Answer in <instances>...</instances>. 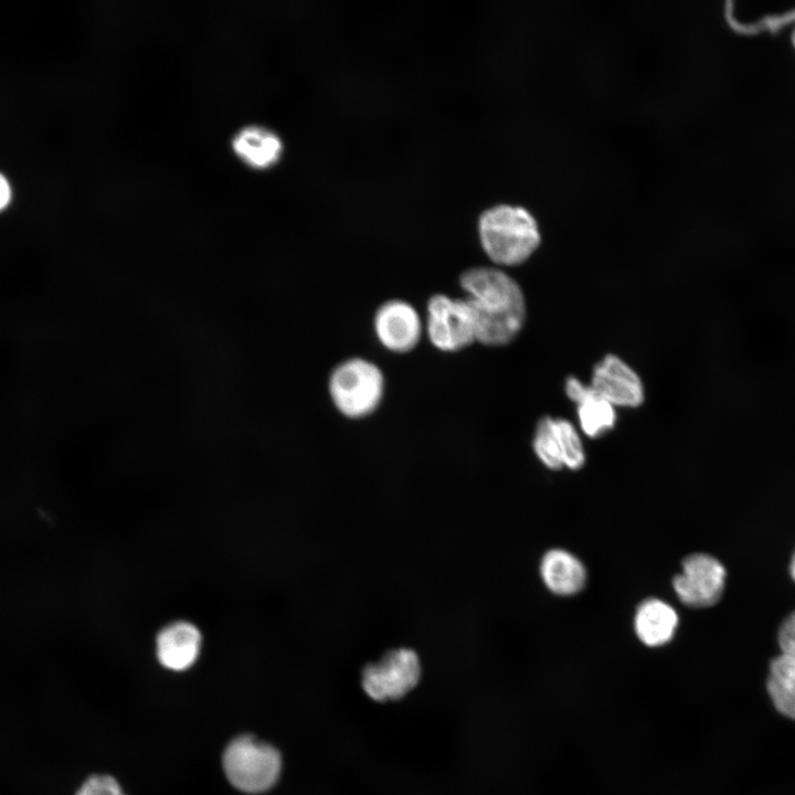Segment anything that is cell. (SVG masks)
I'll list each match as a JSON object with an SVG mask.
<instances>
[{
	"instance_id": "cell-18",
	"label": "cell",
	"mask_w": 795,
	"mask_h": 795,
	"mask_svg": "<svg viewBox=\"0 0 795 795\" xmlns=\"http://www.w3.org/2000/svg\"><path fill=\"white\" fill-rule=\"evenodd\" d=\"M777 643L781 654L795 658V611L791 612L781 623Z\"/></svg>"
},
{
	"instance_id": "cell-10",
	"label": "cell",
	"mask_w": 795,
	"mask_h": 795,
	"mask_svg": "<svg viewBox=\"0 0 795 795\" xmlns=\"http://www.w3.org/2000/svg\"><path fill=\"white\" fill-rule=\"evenodd\" d=\"M590 386L614 407H637L645 398L639 375L614 354H607L594 367Z\"/></svg>"
},
{
	"instance_id": "cell-6",
	"label": "cell",
	"mask_w": 795,
	"mask_h": 795,
	"mask_svg": "<svg viewBox=\"0 0 795 795\" xmlns=\"http://www.w3.org/2000/svg\"><path fill=\"white\" fill-rule=\"evenodd\" d=\"M425 329L431 343L443 352H456L477 341L474 314L465 298L433 295L426 306Z\"/></svg>"
},
{
	"instance_id": "cell-16",
	"label": "cell",
	"mask_w": 795,
	"mask_h": 795,
	"mask_svg": "<svg viewBox=\"0 0 795 795\" xmlns=\"http://www.w3.org/2000/svg\"><path fill=\"white\" fill-rule=\"evenodd\" d=\"M766 692L775 710L795 721V658L783 654L768 666Z\"/></svg>"
},
{
	"instance_id": "cell-15",
	"label": "cell",
	"mask_w": 795,
	"mask_h": 795,
	"mask_svg": "<svg viewBox=\"0 0 795 795\" xmlns=\"http://www.w3.org/2000/svg\"><path fill=\"white\" fill-rule=\"evenodd\" d=\"M541 577L545 586L556 595H573L585 584L586 571L583 563L562 549L549 550L540 564Z\"/></svg>"
},
{
	"instance_id": "cell-19",
	"label": "cell",
	"mask_w": 795,
	"mask_h": 795,
	"mask_svg": "<svg viewBox=\"0 0 795 795\" xmlns=\"http://www.w3.org/2000/svg\"><path fill=\"white\" fill-rule=\"evenodd\" d=\"M12 195L11 186L8 179L0 172V211L4 210L10 203Z\"/></svg>"
},
{
	"instance_id": "cell-1",
	"label": "cell",
	"mask_w": 795,
	"mask_h": 795,
	"mask_svg": "<svg viewBox=\"0 0 795 795\" xmlns=\"http://www.w3.org/2000/svg\"><path fill=\"white\" fill-rule=\"evenodd\" d=\"M459 285L476 326V340L485 346L508 344L526 319V301L518 283L497 267L477 266L465 271Z\"/></svg>"
},
{
	"instance_id": "cell-17",
	"label": "cell",
	"mask_w": 795,
	"mask_h": 795,
	"mask_svg": "<svg viewBox=\"0 0 795 795\" xmlns=\"http://www.w3.org/2000/svg\"><path fill=\"white\" fill-rule=\"evenodd\" d=\"M76 795H126L118 782L109 775L89 776L80 787Z\"/></svg>"
},
{
	"instance_id": "cell-7",
	"label": "cell",
	"mask_w": 795,
	"mask_h": 795,
	"mask_svg": "<svg viewBox=\"0 0 795 795\" xmlns=\"http://www.w3.org/2000/svg\"><path fill=\"white\" fill-rule=\"evenodd\" d=\"M727 571L707 553H693L682 561V571L672 580L674 590L687 606L704 608L717 604L723 595Z\"/></svg>"
},
{
	"instance_id": "cell-3",
	"label": "cell",
	"mask_w": 795,
	"mask_h": 795,
	"mask_svg": "<svg viewBox=\"0 0 795 795\" xmlns=\"http://www.w3.org/2000/svg\"><path fill=\"white\" fill-rule=\"evenodd\" d=\"M328 391L340 414L352 420L363 418L379 407L384 394V377L372 361L349 358L331 371Z\"/></svg>"
},
{
	"instance_id": "cell-4",
	"label": "cell",
	"mask_w": 795,
	"mask_h": 795,
	"mask_svg": "<svg viewBox=\"0 0 795 795\" xmlns=\"http://www.w3.org/2000/svg\"><path fill=\"white\" fill-rule=\"evenodd\" d=\"M223 770L237 789L250 794L263 793L279 778L282 756L273 745L252 735H241L226 746Z\"/></svg>"
},
{
	"instance_id": "cell-14",
	"label": "cell",
	"mask_w": 795,
	"mask_h": 795,
	"mask_svg": "<svg viewBox=\"0 0 795 795\" xmlns=\"http://www.w3.org/2000/svg\"><path fill=\"white\" fill-rule=\"evenodd\" d=\"M678 622V614L669 604L658 598H648L637 607L634 628L644 645L657 647L671 640Z\"/></svg>"
},
{
	"instance_id": "cell-13",
	"label": "cell",
	"mask_w": 795,
	"mask_h": 795,
	"mask_svg": "<svg viewBox=\"0 0 795 795\" xmlns=\"http://www.w3.org/2000/svg\"><path fill=\"white\" fill-rule=\"evenodd\" d=\"M231 147L244 165L256 170L273 167L283 153V142L279 136L259 125L241 128L233 136Z\"/></svg>"
},
{
	"instance_id": "cell-11",
	"label": "cell",
	"mask_w": 795,
	"mask_h": 795,
	"mask_svg": "<svg viewBox=\"0 0 795 795\" xmlns=\"http://www.w3.org/2000/svg\"><path fill=\"white\" fill-rule=\"evenodd\" d=\"M202 633L192 622L178 619L165 625L155 639L159 664L171 671H186L198 660Z\"/></svg>"
},
{
	"instance_id": "cell-5",
	"label": "cell",
	"mask_w": 795,
	"mask_h": 795,
	"mask_svg": "<svg viewBox=\"0 0 795 795\" xmlns=\"http://www.w3.org/2000/svg\"><path fill=\"white\" fill-rule=\"evenodd\" d=\"M420 678L421 661L417 654L411 648L401 647L365 665L361 672V685L369 698L384 702L403 698L415 688Z\"/></svg>"
},
{
	"instance_id": "cell-20",
	"label": "cell",
	"mask_w": 795,
	"mask_h": 795,
	"mask_svg": "<svg viewBox=\"0 0 795 795\" xmlns=\"http://www.w3.org/2000/svg\"><path fill=\"white\" fill-rule=\"evenodd\" d=\"M788 572H789L792 580L795 582V550H794V553L792 554V558L789 561Z\"/></svg>"
},
{
	"instance_id": "cell-9",
	"label": "cell",
	"mask_w": 795,
	"mask_h": 795,
	"mask_svg": "<svg viewBox=\"0 0 795 795\" xmlns=\"http://www.w3.org/2000/svg\"><path fill=\"white\" fill-rule=\"evenodd\" d=\"M373 329L379 342L394 353L413 350L423 332L421 317L416 309L402 299H390L377 309Z\"/></svg>"
},
{
	"instance_id": "cell-21",
	"label": "cell",
	"mask_w": 795,
	"mask_h": 795,
	"mask_svg": "<svg viewBox=\"0 0 795 795\" xmlns=\"http://www.w3.org/2000/svg\"><path fill=\"white\" fill-rule=\"evenodd\" d=\"M791 40H792L793 46L795 47V28H794V30H793V32H792Z\"/></svg>"
},
{
	"instance_id": "cell-8",
	"label": "cell",
	"mask_w": 795,
	"mask_h": 795,
	"mask_svg": "<svg viewBox=\"0 0 795 795\" xmlns=\"http://www.w3.org/2000/svg\"><path fill=\"white\" fill-rule=\"evenodd\" d=\"M533 449L542 464L553 470L564 466L575 470L585 462L581 438L572 423L564 418L542 417L536 427Z\"/></svg>"
},
{
	"instance_id": "cell-2",
	"label": "cell",
	"mask_w": 795,
	"mask_h": 795,
	"mask_svg": "<svg viewBox=\"0 0 795 795\" xmlns=\"http://www.w3.org/2000/svg\"><path fill=\"white\" fill-rule=\"evenodd\" d=\"M478 229L485 253L498 265L521 264L540 244L538 223L522 206L510 204L492 206L480 216Z\"/></svg>"
},
{
	"instance_id": "cell-12",
	"label": "cell",
	"mask_w": 795,
	"mask_h": 795,
	"mask_svg": "<svg viewBox=\"0 0 795 795\" xmlns=\"http://www.w3.org/2000/svg\"><path fill=\"white\" fill-rule=\"evenodd\" d=\"M565 393L577 404L580 426L586 436L601 437L615 426V407L597 395L590 385L570 377L565 381Z\"/></svg>"
}]
</instances>
